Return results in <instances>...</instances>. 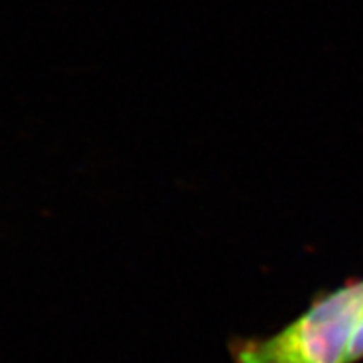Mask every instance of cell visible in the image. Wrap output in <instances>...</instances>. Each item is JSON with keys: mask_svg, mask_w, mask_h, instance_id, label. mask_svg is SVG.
<instances>
[{"mask_svg": "<svg viewBox=\"0 0 363 363\" xmlns=\"http://www.w3.org/2000/svg\"><path fill=\"white\" fill-rule=\"evenodd\" d=\"M363 317V280L323 293L277 334L238 340L234 363H349L354 332Z\"/></svg>", "mask_w": 363, "mask_h": 363, "instance_id": "1", "label": "cell"}, {"mask_svg": "<svg viewBox=\"0 0 363 363\" xmlns=\"http://www.w3.org/2000/svg\"><path fill=\"white\" fill-rule=\"evenodd\" d=\"M359 359H363V317L356 332H354L352 343H350L349 349V363H356Z\"/></svg>", "mask_w": 363, "mask_h": 363, "instance_id": "2", "label": "cell"}]
</instances>
